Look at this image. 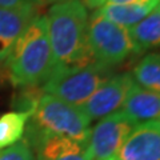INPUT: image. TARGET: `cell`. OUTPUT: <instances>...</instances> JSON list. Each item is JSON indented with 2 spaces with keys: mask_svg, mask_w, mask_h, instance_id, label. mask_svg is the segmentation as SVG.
<instances>
[{
  "mask_svg": "<svg viewBox=\"0 0 160 160\" xmlns=\"http://www.w3.org/2000/svg\"><path fill=\"white\" fill-rule=\"evenodd\" d=\"M0 160H35V153L26 140H20L16 144L0 149Z\"/></svg>",
  "mask_w": 160,
  "mask_h": 160,
  "instance_id": "obj_16",
  "label": "cell"
},
{
  "mask_svg": "<svg viewBox=\"0 0 160 160\" xmlns=\"http://www.w3.org/2000/svg\"><path fill=\"white\" fill-rule=\"evenodd\" d=\"M32 149L36 152V160H93L88 144L58 135L40 138Z\"/></svg>",
  "mask_w": 160,
  "mask_h": 160,
  "instance_id": "obj_10",
  "label": "cell"
},
{
  "mask_svg": "<svg viewBox=\"0 0 160 160\" xmlns=\"http://www.w3.org/2000/svg\"><path fill=\"white\" fill-rule=\"evenodd\" d=\"M131 75L138 86L160 92V52H152L142 58Z\"/></svg>",
  "mask_w": 160,
  "mask_h": 160,
  "instance_id": "obj_15",
  "label": "cell"
},
{
  "mask_svg": "<svg viewBox=\"0 0 160 160\" xmlns=\"http://www.w3.org/2000/svg\"><path fill=\"white\" fill-rule=\"evenodd\" d=\"M31 113L9 111L0 116V149L11 147L23 139Z\"/></svg>",
  "mask_w": 160,
  "mask_h": 160,
  "instance_id": "obj_14",
  "label": "cell"
},
{
  "mask_svg": "<svg viewBox=\"0 0 160 160\" xmlns=\"http://www.w3.org/2000/svg\"><path fill=\"white\" fill-rule=\"evenodd\" d=\"M62 0H38V6H48V4H55Z\"/></svg>",
  "mask_w": 160,
  "mask_h": 160,
  "instance_id": "obj_19",
  "label": "cell"
},
{
  "mask_svg": "<svg viewBox=\"0 0 160 160\" xmlns=\"http://www.w3.org/2000/svg\"><path fill=\"white\" fill-rule=\"evenodd\" d=\"M135 80L129 72L112 75L84 103L82 111L92 120H100L123 107Z\"/></svg>",
  "mask_w": 160,
  "mask_h": 160,
  "instance_id": "obj_7",
  "label": "cell"
},
{
  "mask_svg": "<svg viewBox=\"0 0 160 160\" xmlns=\"http://www.w3.org/2000/svg\"><path fill=\"white\" fill-rule=\"evenodd\" d=\"M138 48V53L152 48H160V3L142 22L129 28Z\"/></svg>",
  "mask_w": 160,
  "mask_h": 160,
  "instance_id": "obj_13",
  "label": "cell"
},
{
  "mask_svg": "<svg viewBox=\"0 0 160 160\" xmlns=\"http://www.w3.org/2000/svg\"><path fill=\"white\" fill-rule=\"evenodd\" d=\"M112 76V68L93 62L83 67L53 68L43 84V93H48L75 107H83L102 84Z\"/></svg>",
  "mask_w": 160,
  "mask_h": 160,
  "instance_id": "obj_4",
  "label": "cell"
},
{
  "mask_svg": "<svg viewBox=\"0 0 160 160\" xmlns=\"http://www.w3.org/2000/svg\"><path fill=\"white\" fill-rule=\"evenodd\" d=\"M120 111L135 124L160 120V92L135 84Z\"/></svg>",
  "mask_w": 160,
  "mask_h": 160,
  "instance_id": "obj_11",
  "label": "cell"
},
{
  "mask_svg": "<svg viewBox=\"0 0 160 160\" xmlns=\"http://www.w3.org/2000/svg\"><path fill=\"white\" fill-rule=\"evenodd\" d=\"M160 0H104V4H159Z\"/></svg>",
  "mask_w": 160,
  "mask_h": 160,
  "instance_id": "obj_18",
  "label": "cell"
},
{
  "mask_svg": "<svg viewBox=\"0 0 160 160\" xmlns=\"http://www.w3.org/2000/svg\"><path fill=\"white\" fill-rule=\"evenodd\" d=\"M156 6L158 4H104L95 9V12L109 22L129 29L142 22Z\"/></svg>",
  "mask_w": 160,
  "mask_h": 160,
  "instance_id": "obj_12",
  "label": "cell"
},
{
  "mask_svg": "<svg viewBox=\"0 0 160 160\" xmlns=\"http://www.w3.org/2000/svg\"><path fill=\"white\" fill-rule=\"evenodd\" d=\"M88 43L93 59L111 68L138 53L129 29L109 22L96 12L88 19Z\"/></svg>",
  "mask_w": 160,
  "mask_h": 160,
  "instance_id": "obj_5",
  "label": "cell"
},
{
  "mask_svg": "<svg viewBox=\"0 0 160 160\" xmlns=\"http://www.w3.org/2000/svg\"><path fill=\"white\" fill-rule=\"evenodd\" d=\"M8 79L15 87H40L55 68L46 18L36 15L15 44L6 62Z\"/></svg>",
  "mask_w": 160,
  "mask_h": 160,
  "instance_id": "obj_2",
  "label": "cell"
},
{
  "mask_svg": "<svg viewBox=\"0 0 160 160\" xmlns=\"http://www.w3.org/2000/svg\"><path fill=\"white\" fill-rule=\"evenodd\" d=\"M136 126L122 111H116L99 120L91 129L88 149L93 160H109Z\"/></svg>",
  "mask_w": 160,
  "mask_h": 160,
  "instance_id": "obj_6",
  "label": "cell"
},
{
  "mask_svg": "<svg viewBox=\"0 0 160 160\" xmlns=\"http://www.w3.org/2000/svg\"><path fill=\"white\" fill-rule=\"evenodd\" d=\"M36 7L32 0H0V8H24Z\"/></svg>",
  "mask_w": 160,
  "mask_h": 160,
  "instance_id": "obj_17",
  "label": "cell"
},
{
  "mask_svg": "<svg viewBox=\"0 0 160 160\" xmlns=\"http://www.w3.org/2000/svg\"><path fill=\"white\" fill-rule=\"evenodd\" d=\"M44 18L55 68L83 67L96 62L88 43V11L80 0L51 4Z\"/></svg>",
  "mask_w": 160,
  "mask_h": 160,
  "instance_id": "obj_1",
  "label": "cell"
},
{
  "mask_svg": "<svg viewBox=\"0 0 160 160\" xmlns=\"http://www.w3.org/2000/svg\"><path fill=\"white\" fill-rule=\"evenodd\" d=\"M109 160H160V120L136 124Z\"/></svg>",
  "mask_w": 160,
  "mask_h": 160,
  "instance_id": "obj_8",
  "label": "cell"
},
{
  "mask_svg": "<svg viewBox=\"0 0 160 160\" xmlns=\"http://www.w3.org/2000/svg\"><path fill=\"white\" fill-rule=\"evenodd\" d=\"M36 16V7L0 8V66L6 64L15 44Z\"/></svg>",
  "mask_w": 160,
  "mask_h": 160,
  "instance_id": "obj_9",
  "label": "cell"
},
{
  "mask_svg": "<svg viewBox=\"0 0 160 160\" xmlns=\"http://www.w3.org/2000/svg\"><path fill=\"white\" fill-rule=\"evenodd\" d=\"M91 119L82 108L68 104L48 93H43L29 116L24 140L31 146L47 135L69 138L79 143L88 144L91 133Z\"/></svg>",
  "mask_w": 160,
  "mask_h": 160,
  "instance_id": "obj_3",
  "label": "cell"
},
{
  "mask_svg": "<svg viewBox=\"0 0 160 160\" xmlns=\"http://www.w3.org/2000/svg\"><path fill=\"white\" fill-rule=\"evenodd\" d=\"M32 2L35 3V6H38V0H32Z\"/></svg>",
  "mask_w": 160,
  "mask_h": 160,
  "instance_id": "obj_20",
  "label": "cell"
}]
</instances>
